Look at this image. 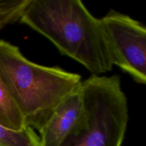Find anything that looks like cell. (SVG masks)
Here are the masks:
<instances>
[{"instance_id": "52a82bcc", "label": "cell", "mask_w": 146, "mask_h": 146, "mask_svg": "<svg viewBox=\"0 0 146 146\" xmlns=\"http://www.w3.org/2000/svg\"><path fill=\"white\" fill-rule=\"evenodd\" d=\"M0 146H40L39 136L30 127L14 131L0 125Z\"/></svg>"}, {"instance_id": "6da1fadb", "label": "cell", "mask_w": 146, "mask_h": 146, "mask_svg": "<svg viewBox=\"0 0 146 146\" xmlns=\"http://www.w3.org/2000/svg\"><path fill=\"white\" fill-rule=\"evenodd\" d=\"M93 76L112 71L100 19L80 0H30L19 19Z\"/></svg>"}, {"instance_id": "8992f818", "label": "cell", "mask_w": 146, "mask_h": 146, "mask_svg": "<svg viewBox=\"0 0 146 146\" xmlns=\"http://www.w3.org/2000/svg\"><path fill=\"white\" fill-rule=\"evenodd\" d=\"M0 125L7 129L19 131L25 128L23 114L0 77Z\"/></svg>"}, {"instance_id": "5b68a950", "label": "cell", "mask_w": 146, "mask_h": 146, "mask_svg": "<svg viewBox=\"0 0 146 146\" xmlns=\"http://www.w3.org/2000/svg\"><path fill=\"white\" fill-rule=\"evenodd\" d=\"M81 86L57 106L38 131L40 146H59L69 133L83 111Z\"/></svg>"}, {"instance_id": "3957f363", "label": "cell", "mask_w": 146, "mask_h": 146, "mask_svg": "<svg viewBox=\"0 0 146 146\" xmlns=\"http://www.w3.org/2000/svg\"><path fill=\"white\" fill-rule=\"evenodd\" d=\"M83 111L59 146H122L128 100L119 76H91L81 81Z\"/></svg>"}, {"instance_id": "7a4b0ae2", "label": "cell", "mask_w": 146, "mask_h": 146, "mask_svg": "<svg viewBox=\"0 0 146 146\" xmlns=\"http://www.w3.org/2000/svg\"><path fill=\"white\" fill-rule=\"evenodd\" d=\"M0 77L21 110L26 126L38 131L82 81L79 74L32 62L18 46L3 39H0Z\"/></svg>"}, {"instance_id": "277c9868", "label": "cell", "mask_w": 146, "mask_h": 146, "mask_svg": "<svg viewBox=\"0 0 146 146\" xmlns=\"http://www.w3.org/2000/svg\"><path fill=\"white\" fill-rule=\"evenodd\" d=\"M111 64L129 74L135 82L146 83V28L131 17L112 9L100 19Z\"/></svg>"}, {"instance_id": "ba28073f", "label": "cell", "mask_w": 146, "mask_h": 146, "mask_svg": "<svg viewBox=\"0 0 146 146\" xmlns=\"http://www.w3.org/2000/svg\"><path fill=\"white\" fill-rule=\"evenodd\" d=\"M30 0H0V30L19 21Z\"/></svg>"}]
</instances>
